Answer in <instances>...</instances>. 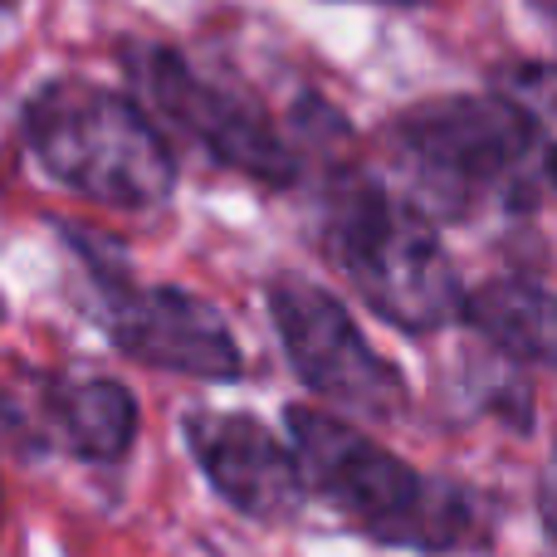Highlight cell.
I'll use <instances>...</instances> for the list:
<instances>
[{
	"label": "cell",
	"instance_id": "6da1fadb",
	"mask_svg": "<svg viewBox=\"0 0 557 557\" xmlns=\"http://www.w3.org/2000/svg\"><path fill=\"white\" fill-rule=\"evenodd\" d=\"M284 425L308 494L333 504L362 539L416 553H460L490 543V513L474 490L411 470L382 441L318 406H288Z\"/></svg>",
	"mask_w": 557,
	"mask_h": 557
},
{
	"label": "cell",
	"instance_id": "7a4b0ae2",
	"mask_svg": "<svg viewBox=\"0 0 557 557\" xmlns=\"http://www.w3.org/2000/svg\"><path fill=\"white\" fill-rule=\"evenodd\" d=\"M392 152L406 201L431 221L474 215L484 206L523 211L557 186V157L529 113L504 94H455L416 103L396 117Z\"/></svg>",
	"mask_w": 557,
	"mask_h": 557
},
{
	"label": "cell",
	"instance_id": "3957f363",
	"mask_svg": "<svg viewBox=\"0 0 557 557\" xmlns=\"http://www.w3.org/2000/svg\"><path fill=\"white\" fill-rule=\"evenodd\" d=\"M20 137L39 172L113 211H152L176 186V152L152 113L88 78H49L20 108Z\"/></svg>",
	"mask_w": 557,
	"mask_h": 557
},
{
	"label": "cell",
	"instance_id": "277c9868",
	"mask_svg": "<svg viewBox=\"0 0 557 557\" xmlns=\"http://www.w3.org/2000/svg\"><path fill=\"white\" fill-rule=\"evenodd\" d=\"M323 255L376 318L401 333H441L465 318L470 288L445 255L435 221L406 196L362 182H337L323 206Z\"/></svg>",
	"mask_w": 557,
	"mask_h": 557
},
{
	"label": "cell",
	"instance_id": "5b68a950",
	"mask_svg": "<svg viewBox=\"0 0 557 557\" xmlns=\"http://www.w3.org/2000/svg\"><path fill=\"white\" fill-rule=\"evenodd\" d=\"M123 74L147 113L166 117L176 133L201 143L211 162L250 176L260 186H288L298 176V152L274 133V123L225 84H211L191 69V59L157 39L123 45Z\"/></svg>",
	"mask_w": 557,
	"mask_h": 557
},
{
	"label": "cell",
	"instance_id": "8992f818",
	"mask_svg": "<svg viewBox=\"0 0 557 557\" xmlns=\"http://www.w3.org/2000/svg\"><path fill=\"white\" fill-rule=\"evenodd\" d=\"M270 318L278 327L284 357L313 396L333 401L337 411L362 416V421H396L406 411L411 396H406L396 362H386L367 343L347 304H337L323 284L304 274H274Z\"/></svg>",
	"mask_w": 557,
	"mask_h": 557
},
{
	"label": "cell",
	"instance_id": "52a82bcc",
	"mask_svg": "<svg viewBox=\"0 0 557 557\" xmlns=\"http://www.w3.org/2000/svg\"><path fill=\"white\" fill-rule=\"evenodd\" d=\"M103 327L133 362L157 367L191 382H235L245 372V352L235 343L221 308H211L201 294H186L172 284H103Z\"/></svg>",
	"mask_w": 557,
	"mask_h": 557
},
{
	"label": "cell",
	"instance_id": "ba28073f",
	"mask_svg": "<svg viewBox=\"0 0 557 557\" xmlns=\"http://www.w3.org/2000/svg\"><path fill=\"white\" fill-rule=\"evenodd\" d=\"M196 470L235 513L255 523H284L304 509L308 480L294 445L278 441L250 411H191L182 421Z\"/></svg>",
	"mask_w": 557,
	"mask_h": 557
},
{
	"label": "cell",
	"instance_id": "9c48e42d",
	"mask_svg": "<svg viewBox=\"0 0 557 557\" xmlns=\"http://www.w3.org/2000/svg\"><path fill=\"white\" fill-rule=\"evenodd\" d=\"M35 435L78 460L113 465L137 441V396L113 376H39Z\"/></svg>",
	"mask_w": 557,
	"mask_h": 557
},
{
	"label": "cell",
	"instance_id": "30bf717a",
	"mask_svg": "<svg viewBox=\"0 0 557 557\" xmlns=\"http://www.w3.org/2000/svg\"><path fill=\"white\" fill-rule=\"evenodd\" d=\"M465 323L480 327L494 347H504L519 362L557 367V288L539 278H484L480 288H470Z\"/></svg>",
	"mask_w": 557,
	"mask_h": 557
},
{
	"label": "cell",
	"instance_id": "8fae6325",
	"mask_svg": "<svg viewBox=\"0 0 557 557\" xmlns=\"http://www.w3.org/2000/svg\"><path fill=\"white\" fill-rule=\"evenodd\" d=\"M504 98H513V103L539 123V133L548 137V147L557 157V69H548V64L513 69V74H504Z\"/></svg>",
	"mask_w": 557,
	"mask_h": 557
},
{
	"label": "cell",
	"instance_id": "7c38bea8",
	"mask_svg": "<svg viewBox=\"0 0 557 557\" xmlns=\"http://www.w3.org/2000/svg\"><path fill=\"white\" fill-rule=\"evenodd\" d=\"M539 513H543V529L557 539V450H553L548 470H543V480H539Z\"/></svg>",
	"mask_w": 557,
	"mask_h": 557
},
{
	"label": "cell",
	"instance_id": "4fadbf2b",
	"mask_svg": "<svg viewBox=\"0 0 557 557\" xmlns=\"http://www.w3.org/2000/svg\"><path fill=\"white\" fill-rule=\"evenodd\" d=\"M533 5H539L548 20H557V0H533Z\"/></svg>",
	"mask_w": 557,
	"mask_h": 557
},
{
	"label": "cell",
	"instance_id": "5bb4252c",
	"mask_svg": "<svg viewBox=\"0 0 557 557\" xmlns=\"http://www.w3.org/2000/svg\"><path fill=\"white\" fill-rule=\"evenodd\" d=\"M5 5H20V0H5Z\"/></svg>",
	"mask_w": 557,
	"mask_h": 557
}]
</instances>
